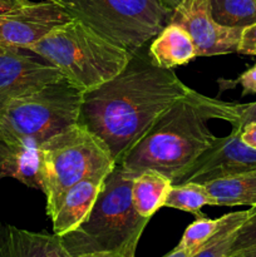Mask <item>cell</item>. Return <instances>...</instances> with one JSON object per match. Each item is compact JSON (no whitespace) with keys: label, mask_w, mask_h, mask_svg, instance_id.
Listing matches in <instances>:
<instances>
[{"label":"cell","mask_w":256,"mask_h":257,"mask_svg":"<svg viewBox=\"0 0 256 257\" xmlns=\"http://www.w3.org/2000/svg\"><path fill=\"white\" fill-rule=\"evenodd\" d=\"M191 90L172 69L158 67L138 50L119 74L83 93L78 123L120 165L158 118Z\"/></svg>","instance_id":"obj_1"},{"label":"cell","mask_w":256,"mask_h":257,"mask_svg":"<svg viewBox=\"0 0 256 257\" xmlns=\"http://www.w3.org/2000/svg\"><path fill=\"white\" fill-rule=\"evenodd\" d=\"M235 117L236 103L192 89L158 118L120 166L136 173L151 168L173 181L217 141L208 122L222 119L232 124Z\"/></svg>","instance_id":"obj_2"},{"label":"cell","mask_w":256,"mask_h":257,"mask_svg":"<svg viewBox=\"0 0 256 257\" xmlns=\"http://www.w3.org/2000/svg\"><path fill=\"white\" fill-rule=\"evenodd\" d=\"M136 172L115 165L108 173L97 201L75 230L59 237L69 257L112 251L136 257L138 242L150 218L137 213L132 203Z\"/></svg>","instance_id":"obj_3"},{"label":"cell","mask_w":256,"mask_h":257,"mask_svg":"<svg viewBox=\"0 0 256 257\" xmlns=\"http://www.w3.org/2000/svg\"><path fill=\"white\" fill-rule=\"evenodd\" d=\"M27 52L57 68L83 92L113 79L133 54L75 18L55 28Z\"/></svg>","instance_id":"obj_4"},{"label":"cell","mask_w":256,"mask_h":257,"mask_svg":"<svg viewBox=\"0 0 256 257\" xmlns=\"http://www.w3.org/2000/svg\"><path fill=\"white\" fill-rule=\"evenodd\" d=\"M39 155L42 192L49 217L72 186L115 166L107 146L80 123L40 143Z\"/></svg>","instance_id":"obj_5"},{"label":"cell","mask_w":256,"mask_h":257,"mask_svg":"<svg viewBox=\"0 0 256 257\" xmlns=\"http://www.w3.org/2000/svg\"><path fill=\"white\" fill-rule=\"evenodd\" d=\"M83 90L63 78L0 108V142L40 145L78 123Z\"/></svg>","instance_id":"obj_6"},{"label":"cell","mask_w":256,"mask_h":257,"mask_svg":"<svg viewBox=\"0 0 256 257\" xmlns=\"http://www.w3.org/2000/svg\"><path fill=\"white\" fill-rule=\"evenodd\" d=\"M60 4L73 18L131 53L153 39L172 14L160 0H60Z\"/></svg>","instance_id":"obj_7"},{"label":"cell","mask_w":256,"mask_h":257,"mask_svg":"<svg viewBox=\"0 0 256 257\" xmlns=\"http://www.w3.org/2000/svg\"><path fill=\"white\" fill-rule=\"evenodd\" d=\"M73 19L60 3H27L0 14V48L27 50Z\"/></svg>","instance_id":"obj_8"},{"label":"cell","mask_w":256,"mask_h":257,"mask_svg":"<svg viewBox=\"0 0 256 257\" xmlns=\"http://www.w3.org/2000/svg\"><path fill=\"white\" fill-rule=\"evenodd\" d=\"M170 22L190 34L197 58L237 53L245 30L218 24L211 15L210 0H182L172 10Z\"/></svg>","instance_id":"obj_9"},{"label":"cell","mask_w":256,"mask_h":257,"mask_svg":"<svg viewBox=\"0 0 256 257\" xmlns=\"http://www.w3.org/2000/svg\"><path fill=\"white\" fill-rule=\"evenodd\" d=\"M256 170V150L241 140L240 130H233L188 166L172 185L185 182L206 183L246 171Z\"/></svg>","instance_id":"obj_10"},{"label":"cell","mask_w":256,"mask_h":257,"mask_svg":"<svg viewBox=\"0 0 256 257\" xmlns=\"http://www.w3.org/2000/svg\"><path fill=\"white\" fill-rule=\"evenodd\" d=\"M48 62L25 54L23 49L0 50V108L15 98L63 79Z\"/></svg>","instance_id":"obj_11"},{"label":"cell","mask_w":256,"mask_h":257,"mask_svg":"<svg viewBox=\"0 0 256 257\" xmlns=\"http://www.w3.org/2000/svg\"><path fill=\"white\" fill-rule=\"evenodd\" d=\"M112 170L95 172L69 188L60 200L50 220L54 235L63 236L75 230L90 212L105 177Z\"/></svg>","instance_id":"obj_12"},{"label":"cell","mask_w":256,"mask_h":257,"mask_svg":"<svg viewBox=\"0 0 256 257\" xmlns=\"http://www.w3.org/2000/svg\"><path fill=\"white\" fill-rule=\"evenodd\" d=\"M5 177L42 191L39 145L0 142V180Z\"/></svg>","instance_id":"obj_13"},{"label":"cell","mask_w":256,"mask_h":257,"mask_svg":"<svg viewBox=\"0 0 256 257\" xmlns=\"http://www.w3.org/2000/svg\"><path fill=\"white\" fill-rule=\"evenodd\" d=\"M148 55L158 67L172 69L196 59L197 50L190 34L181 25L170 22L153 38Z\"/></svg>","instance_id":"obj_14"},{"label":"cell","mask_w":256,"mask_h":257,"mask_svg":"<svg viewBox=\"0 0 256 257\" xmlns=\"http://www.w3.org/2000/svg\"><path fill=\"white\" fill-rule=\"evenodd\" d=\"M59 237L44 232L0 225V257H52Z\"/></svg>","instance_id":"obj_15"},{"label":"cell","mask_w":256,"mask_h":257,"mask_svg":"<svg viewBox=\"0 0 256 257\" xmlns=\"http://www.w3.org/2000/svg\"><path fill=\"white\" fill-rule=\"evenodd\" d=\"M172 181L156 170H143L136 173L132 182V203L140 216L150 218L165 207Z\"/></svg>","instance_id":"obj_16"},{"label":"cell","mask_w":256,"mask_h":257,"mask_svg":"<svg viewBox=\"0 0 256 257\" xmlns=\"http://www.w3.org/2000/svg\"><path fill=\"white\" fill-rule=\"evenodd\" d=\"M215 206H256V170L203 183Z\"/></svg>","instance_id":"obj_17"},{"label":"cell","mask_w":256,"mask_h":257,"mask_svg":"<svg viewBox=\"0 0 256 257\" xmlns=\"http://www.w3.org/2000/svg\"><path fill=\"white\" fill-rule=\"evenodd\" d=\"M203 206H215V201L206 186L197 182L172 185L165 202V207L190 212L197 217L203 216L201 212Z\"/></svg>","instance_id":"obj_18"},{"label":"cell","mask_w":256,"mask_h":257,"mask_svg":"<svg viewBox=\"0 0 256 257\" xmlns=\"http://www.w3.org/2000/svg\"><path fill=\"white\" fill-rule=\"evenodd\" d=\"M210 10L223 27L246 29L256 24V0H210Z\"/></svg>","instance_id":"obj_19"},{"label":"cell","mask_w":256,"mask_h":257,"mask_svg":"<svg viewBox=\"0 0 256 257\" xmlns=\"http://www.w3.org/2000/svg\"><path fill=\"white\" fill-rule=\"evenodd\" d=\"M252 207L245 211L227 213L225 223L213 237H211L192 257H228L233 240L240 226L250 217Z\"/></svg>","instance_id":"obj_20"},{"label":"cell","mask_w":256,"mask_h":257,"mask_svg":"<svg viewBox=\"0 0 256 257\" xmlns=\"http://www.w3.org/2000/svg\"><path fill=\"white\" fill-rule=\"evenodd\" d=\"M226 217H227V215L215 218V220L206 218L203 216L197 217L195 222L188 225V227L186 228L177 247L191 248V250H195L197 252L201 246L205 245L211 237H213L220 231V228L225 223Z\"/></svg>","instance_id":"obj_21"},{"label":"cell","mask_w":256,"mask_h":257,"mask_svg":"<svg viewBox=\"0 0 256 257\" xmlns=\"http://www.w3.org/2000/svg\"><path fill=\"white\" fill-rule=\"evenodd\" d=\"M253 247H256V206H252V213L236 232L230 255L243 252Z\"/></svg>","instance_id":"obj_22"},{"label":"cell","mask_w":256,"mask_h":257,"mask_svg":"<svg viewBox=\"0 0 256 257\" xmlns=\"http://www.w3.org/2000/svg\"><path fill=\"white\" fill-rule=\"evenodd\" d=\"M256 122V102L236 103V117L231 125L233 130H241L247 123Z\"/></svg>","instance_id":"obj_23"},{"label":"cell","mask_w":256,"mask_h":257,"mask_svg":"<svg viewBox=\"0 0 256 257\" xmlns=\"http://www.w3.org/2000/svg\"><path fill=\"white\" fill-rule=\"evenodd\" d=\"M237 83L242 87L243 94H248V93L256 94V64L243 72L238 77Z\"/></svg>","instance_id":"obj_24"},{"label":"cell","mask_w":256,"mask_h":257,"mask_svg":"<svg viewBox=\"0 0 256 257\" xmlns=\"http://www.w3.org/2000/svg\"><path fill=\"white\" fill-rule=\"evenodd\" d=\"M255 47H256V24H253L243 30L242 39H241V44H240V48H238L237 53H240V54L250 55L251 50H252Z\"/></svg>","instance_id":"obj_25"},{"label":"cell","mask_w":256,"mask_h":257,"mask_svg":"<svg viewBox=\"0 0 256 257\" xmlns=\"http://www.w3.org/2000/svg\"><path fill=\"white\" fill-rule=\"evenodd\" d=\"M241 140L250 147L256 150V122L247 123L240 130Z\"/></svg>","instance_id":"obj_26"},{"label":"cell","mask_w":256,"mask_h":257,"mask_svg":"<svg viewBox=\"0 0 256 257\" xmlns=\"http://www.w3.org/2000/svg\"><path fill=\"white\" fill-rule=\"evenodd\" d=\"M195 253V250H191V248H180L176 246L171 252H168L167 255L163 257H192Z\"/></svg>","instance_id":"obj_27"},{"label":"cell","mask_w":256,"mask_h":257,"mask_svg":"<svg viewBox=\"0 0 256 257\" xmlns=\"http://www.w3.org/2000/svg\"><path fill=\"white\" fill-rule=\"evenodd\" d=\"M78 257H128L122 255L119 252H112V251H102V252H92V253H84Z\"/></svg>","instance_id":"obj_28"},{"label":"cell","mask_w":256,"mask_h":257,"mask_svg":"<svg viewBox=\"0 0 256 257\" xmlns=\"http://www.w3.org/2000/svg\"><path fill=\"white\" fill-rule=\"evenodd\" d=\"M160 2L162 3V4L165 5V7L167 8V9L173 10L176 7H177L178 4H180L181 2H182V0H160Z\"/></svg>","instance_id":"obj_29"},{"label":"cell","mask_w":256,"mask_h":257,"mask_svg":"<svg viewBox=\"0 0 256 257\" xmlns=\"http://www.w3.org/2000/svg\"><path fill=\"white\" fill-rule=\"evenodd\" d=\"M0 2L8 3V4L13 5V7H19V5H23V4H27V3H29L28 0H0Z\"/></svg>","instance_id":"obj_30"},{"label":"cell","mask_w":256,"mask_h":257,"mask_svg":"<svg viewBox=\"0 0 256 257\" xmlns=\"http://www.w3.org/2000/svg\"><path fill=\"white\" fill-rule=\"evenodd\" d=\"M241 257H256V247L250 248V250H246L243 252H240Z\"/></svg>","instance_id":"obj_31"},{"label":"cell","mask_w":256,"mask_h":257,"mask_svg":"<svg viewBox=\"0 0 256 257\" xmlns=\"http://www.w3.org/2000/svg\"><path fill=\"white\" fill-rule=\"evenodd\" d=\"M12 8H14V7H13V5H10V4H8V3L0 2V14H2V13L8 12V10L12 9Z\"/></svg>","instance_id":"obj_32"},{"label":"cell","mask_w":256,"mask_h":257,"mask_svg":"<svg viewBox=\"0 0 256 257\" xmlns=\"http://www.w3.org/2000/svg\"><path fill=\"white\" fill-rule=\"evenodd\" d=\"M250 55H256V47H255V48H253V49H252V50H251Z\"/></svg>","instance_id":"obj_33"},{"label":"cell","mask_w":256,"mask_h":257,"mask_svg":"<svg viewBox=\"0 0 256 257\" xmlns=\"http://www.w3.org/2000/svg\"><path fill=\"white\" fill-rule=\"evenodd\" d=\"M228 257H241L240 253H235V255H230Z\"/></svg>","instance_id":"obj_34"},{"label":"cell","mask_w":256,"mask_h":257,"mask_svg":"<svg viewBox=\"0 0 256 257\" xmlns=\"http://www.w3.org/2000/svg\"><path fill=\"white\" fill-rule=\"evenodd\" d=\"M50 2H55V3H60V0H50Z\"/></svg>","instance_id":"obj_35"},{"label":"cell","mask_w":256,"mask_h":257,"mask_svg":"<svg viewBox=\"0 0 256 257\" xmlns=\"http://www.w3.org/2000/svg\"><path fill=\"white\" fill-rule=\"evenodd\" d=\"M2 49H4V48H0V50H2Z\"/></svg>","instance_id":"obj_36"}]
</instances>
